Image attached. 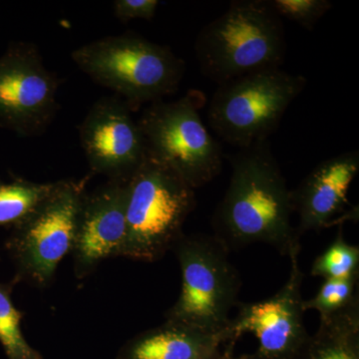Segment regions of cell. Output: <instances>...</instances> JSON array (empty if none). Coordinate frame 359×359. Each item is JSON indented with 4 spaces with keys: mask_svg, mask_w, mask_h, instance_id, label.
Masks as SVG:
<instances>
[{
    "mask_svg": "<svg viewBox=\"0 0 359 359\" xmlns=\"http://www.w3.org/2000/svg\"><path fill=\"white\" fill-rule=\"evenodd\" d=\"M71 57L96 83L121 95L131 110L174 93L186 69L171 49L132 33L90 42Z\"/></svg>",
    "mask_w": 359,
    "mask_h": 359,
    "instance_id": "obj_3",
    "label": "cell"
},
{
    "mask_svg": "<svg viewBox=\"0 0 359 359\" xmlns=\"http://www.w3.org/2000/svg\"><path fill=\"white\" fill-rule=\"evenodd\" d=\"M290 359H359V299L320 318L316 334L309 335Z\"/></svg>",
    "mask_w": 359,
    "mask_h": 359,
    "instance_id": "obj_15",
    "label": "cell"
},
{
    "mask_svg": "<svg viewBox=\"0 0 359 359\" xmlns=\"http://www.w3.org/2000/svg\"><path fill=\"white\" fill-rule=\"evenodd\" d=\"M15 283H0V344L8 359H43L21 330L23 313L13 304L11 294Z\"/></svg>",
    "mask_w": 359,
    "mask_h": 359,
    "instance_id": "obj_17",
    "label": "cell"
},
{
    "mask_svg": "<svg viewBox=\"0 0 359 359\" xmlns=\"http://www.w3.org/2000/svg\"><path fill=\"white\" fill-rule=\"evenodd\" d=\"M158 0H116L113 4L118 20L126 22L132 20H150L157 13Z\"/></svg>",
    "mask_w": 359,
    "mask_h": 359,
    "instance_id": "obj_21",
    "label": "cell"
},
{
    "mask_svg": "<svg viewBox=\"0 0 359 359\" xmlns=\"http://www.w3.org/2000/svg\"><path fill=\"white\" fill-rule=\"evenodd\" d=\"M118 97L97 101L79 127L80 142L92 173L128 181L147 157L138 122Z\"/></svg>",
    "mask_w": 359,
    "mask_h": 359,
    "instance_id": "obj_11",
    "label": "cell"
},
{
    "mask_svg": "<svg viewBox=\"0 0 359 359\" xmlns=\"http://www.w3.org/2000/svg\"><path fill=\"white\" fill-rule=\"evenodd\" d=\"M54 183H34L18 179L0 185V226L22 223L56 188Z\"/></svg>",
    "mask_w": 359,
    "mask_h": 359,
    "instance_id": "obj_16",
    "label": "cell"
},
{
    "mask_svg": "<svg viewBox=\"0 0 359 359\" xmlns=\"http://www.w3.org/2000/svg\"><path fill=\"white\" fill-rule=\"evenodd\" d=\"M358 278L351 280H325L318 294L309 301H304V311H318L320 318H327L348 308L359 299L356 287Z\"/></svg>",
    "mask_w": 359,
    "mask_h": 359,
    "instance_id": "obj_19",
    "label": "cell"
},
{
    "mask_svg": "<svg viewBox=\"0 0 359 359\" xmlns=\"http://www.w3.org/2000/svg\"><path fill=\"white\" fill-rule=\"evenodd\" d=\"M58 80L33 43H18L0 58V122L23 136L43 133L58 110Z\"/></svg>",
    "mask_w": 359,
    "mask_h": 359,
    "instance_id": "obj_10",
    "label": "cell"
},
{
    "mask_svg": "<svg viewBox=\"0 0 359 359\" xmlns=\"http://www.w3.org/2000/svg\"><path fill=\"white\" fill-rule=\"evenodd\" d=\"M306 83L302 75L271 68L219 85L208 107L210 127L238 149L269 140Z\"/></svg>",
    "mask_w": 359,
    "mask_h": 359,
    "instance_id": "obj_5",
    "label": "cell"
},
{
    "mask_svg": "<svg viewBox=\"0 0 359 359\" xmlns=\"http://www.w3.org/2000/svg\"><path fill=\"white\" fill-rule=\"evenodd\" d=\"M285 25L266 0H236L201 29L195 55L201 72L218 85L257 71L280 68Z\"/></svg>",
    "mask_w": 359,
    "mask_h": 359,
    "instance_id": "obj_2",
    "label": "cell"
},
{
    "mask_svg": "<svg viewBox=\"0 0 359 359\" xmlns=\"http://www.w3.org/2000/svg\"><path fill=\"white\" fill-rule=\"evenodd\" d=\"M199 91L175 101H156L144 111L139 127L149 157L169 167L194 190L221 174L224 155L200 115Z\"/></svg>",
    "mask_w": 359,
    "mask_h": 359,
    "instance_id": "obj_6",
    "label": "cell"
},
{
    "mask_svg": "<svg viewBox=\"0 0 359 359\" xmlns=\"http://www.w3.org/2000/svg\"><path fill=\"white\" fill-rule=\"evenodd\" d=\"M127 182L108 180L84 196L71 250L77 278L88 276L105 259L124 257Z\"/></svg>",
    "mask_w": 359,
    "mask_h": 359,
    "instance_id": "obj_12",
    "label": "cell"
},
{
    "mask_svg": "<svg viewBox=\"0 0 359 359\" xmlns=\"http://www.w3.org/2000/svg\"><path fill=\"white\" fill-rule=\"evenodd\" d=\"M230 341L226 330L210 332L166 320L127 341L116 359H217Z\"/></svg>",
    "mask_w": 359,
    "mask_h": 359,
    "instance_id": "obj_14",
    "label": "cell"
},
{
    "mask_svg": "<svg viewBox=\"0 0 359 359\" xmlns=\"http://www.w3.org/2000/svg\"><path fill=\"white\" fill-rule=\"evenodd\" d=\"M86 178L58 181L51 195L14 226L6 249L16 266L13 282L44 289L74 245L78 216L86 195Z\"/></svg>",
    "mask_w": 359,
    "mask_h": 359,
    "instance_id": "obj_8",
    "label": "cell"
},
{
    "mask_svg": "<svg viewBox=\"0 0 359 359\" xmlns=\"http://www.w3.org/2000/svg\"><path fill=\"white\" fill-rule=\"evenodd\" d=\"M358 273L359 247L344 240L342 224H340L334 242L314 259L311 276L325 280H351L358 278Z\"/></svg>",
    "mask_w": 359,
    "mask_h": 359,
    "instance_id": "obj_18",
    "label": "cell"
},
{
    "mask_svg": "<svg viewBox=\"0 0 359 359\" xmlns=\"http://www.w3.org/2000/svg\"><path fill=\"white\" fill-rule=\"evenodd\" d=\"M280 20L294 21L306 29H313L318 20L332 8L327 0H266Z\"/></svg>",
    "mask_w": 359,
    "mask_h": 359,
    "instance_id": "obj_20",
    "label": "cell"
},
{
    "mask_svg": "<svg viewBox=\"0 0 359 359\" xmlns=\"http://www.w3.org/2000/svg\"><path fill=\"white\" fill-rule=\"evenodd\" d=\"M358 172V150L349 151L323 161L292 190L294 212L299 216L295 230L299 237L306 231L339 224L335 216L348 205L347 195Z\"/></svg>",
    "mask_w": 359,
    "mask_h": 359,
    "instance_id": "obj_13",
    "label": "cell"
},
{
    "mask_svg": "<svg viewBox=\"0 0 359 359\" xmlns=\"http://www.w3.org/2000/svg\"><path fill=\"white\" fill-rule=\"evenodd\" d=\"M236 341H230L224 346L223 351L217 359H247V354H241L236 355L235 347Z\"/></svg>",
    "mask_w": 359,
    "mask_h": 359,
    "instance_id": "obj_22",
    "label": "cell"
},
{
    "mask_svg": "<svg viewBox=\"0 0 359 359\" xmlns=\"http://www.w3.org/2000/svg\"><path fill=\"white\" fill-rule=\"evenodd\" d=\"M228 159L231 176L212 216L215 237L229 250L264 243L289 257L301 237L292 224V190L269 141L238 149Z\"/></svg>",
    "mask_w": 359,
    "mask_h": 359,
    "instance_id": "obj_1",
    "label": "cell"
},
{
    "mask_svg": "<svg viewBox=\"0 0 359 359\" xmlns=\"http://www.w3.org/2000/svg\"><path fill=\"white\" fill-rule=\"evenodd\" d=\"M173 250L181 268L182 289L166 320L210 332L226 330L242 285L229 259L230 250L214 235H183Z\"/></svg>",
    "mask_w": 359,
    "mask_h": 359,
    "instance_id": "obj_7",
    "label": "cell"
},
{
    "mask_svg": "<svg viewBox=\"0 0 359 359\" xmlns=\"http://www.w3.org/2000/svg\"><path fill=\"white\" fill-rule=\"evenodd\" d=\"M195 208L192 187L147 155L127 182L124 257L159 261L183 237L184 224Z\"/></svg>",
    "mask_w": 359,
    "mask_h": 359,
    "instance_id": "obj_4",
    "label": "cell"
},
{
    "mask_svg": "<svg viewBox=\"0 0 359 359\" xmlns=\"http://www.w3.org/2000/svg\"><path fill=\"white\" fill-rule=\"evenodd\" d=\"M301 244L290 250V276L282 289L268 299L241 304L237 316L231 318L226 330L238 341L250 332L259 346L247 359H290L309 337L304 325L302 287L304 273L299 266Z\"/></svg>",
    "mask_w": 359,
    "mask_h": 359,
    "instance_id": "obj_9",
    "label": "cell"
}]
</instances>
